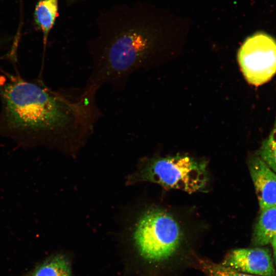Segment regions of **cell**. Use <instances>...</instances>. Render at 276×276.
I'll use <instances>...</instances> for the list:
<instances>
[{
    "instance_id": "cell-1",
    "label": "cell",
    "mask_w": 276,
    "mask_h": 276,
    "mask_svg": "<svg viewBox=\"0 0 276 276\" xmlns=\"http://www.w3.org/2000/svg\"><path fill=\"white\" fill-rule=\"evenodd\" d=\"M97 91L86 85L53 90L13 80L1 88L4 121L9 128L33 133L45 144L73 151L94 133L101 116Z\"/></svg>"
},
{
    "instance_id": "cell-2",
    "label": "cell",
    "mask_w": 276,
    "mask_h": 276,
    "mask_svg": "<svg viewBox=\"0 0 276 276\" xmlns=\"http://www.w3.org/2000/svg\"><path fill=\"white\" fill-rule=\"evenodd\" d=\"M131 6L120 5L103 13L99 34L89 43L92 70L86 85L97 90L104 85L122 90L131 75L144 66L152 39Z\"/></svg>"
},
{
    "instance_id": "cell-3",
    "label": "cell",
    "mask_w": 276,
    "mask_h": 276,
    "mask_svg": "<svg viewBox=\"0 0 276 276\" xmlns=\"http://www.w3.org/2000/svg\"><path fill=\"white\" fill-rule=\"evenodd\" d=\"M207 180L204 163L187 156H175L143 162L129 176L127 183L149 181L165 188L192 193L203 188Z\"/></svg>"
},
{
    "instance_id": "cell-4",
    "label": "cell",
    "mask_w": 276,
    "mask_h": 276,
    "mask_svg": "<svg viewBox=\"0 0 276 276\" xmlns=\"http://www.w3.org/2000/svg\"><path fill=\"white\" fill-rule=\"evenodd\" d=\"M180 227L170 214L150 209L139 218L133 239L141 255L151 261L165 260L178 247L181 239Z\"/></svg>"
},
{
    "instance_id": "cell-5",
    "label": "cell",
    "mask_w": 276,
    "mask_h": 276,
    "mask_svg": "<svg viewBox=\"0 0 276 276\" xmlns=\"http://www.w3.org/2000/svg\"><path fill=\"white\" fill-rule=\"evenodd\" d=\"M238 60L248 83L255 86L266 83L276 74V40L263 32L252 35L240 47Z\"/></svg>"
},
{
    "instance_id": "cell-6",
    "label": "cell",
    "mask_w": 276,
    "mask_h": 276,
    "mask_svg": "<svg viewBox=\"0 0 276 276\" xmlns=\"http://www.w3.org/2000/svg\"><path fill=\"white\" fill-rule=\"evenodd\" d=\"M221 264L236 271L259 276H276L269 251L265 248H238L229 251Z\"/></svg>"
},
{
    "instance_id": "cell-7",
    "label": "cell",
    "mask_w": 276,
    "mask_h": 276,
    "mask_svg": "<svg viewBox=\"0 0 276 276\" xmlns=\"http://www.w3.org/2000/svg\"><path fill=\"white\" fill-rule=\"evenodd\" d=\"M249 170L261 211L276 205V173L260 157L250 160Z\"/></svg>"
},
{
    "instance_id": "cell-8",
    "label": "cell",
    "mask_w": 276,
    "mask_h": 276,
    "mask_svg": "<svg viewBox=\"0 0 276 276\" xmlns=\"http://www.w3.org/2000/svg\"><path fill=\"white\" fill-rule=\"evenodd\" d=\"M276 236V205L261 210L253 234L256 245L270 243Z\"/></svg>"
},
{
    "instance_id": "cell-9",
    "label": "cell",
    "mask_w": 276,
    "mask_h": 276,
    "mask_svg": "<svg viewBox=\"0 0 276 276\" xmlns=\"http://www.w3.org/2000/svg\"><path fill=\"white\" fill-rule=\"evenodd\" d=\"M58 15V0H39L35 6L34 19L43 34L44 44Z\"/></svg>"
},
{
    "instance_id": "cell-10",
    "label": "cell",
    "mask_w": 276,
    "mask_h": 276,
    "mask_svg": "<svg viewBox=\"0 0 276 276\" xmlns=\"http://www.w3.org/2000/svg\"><path fill=\"white\" fill-rule=\"evenodd\" d=\"M31 276H72V274L66 259L62 256H56L39 265Z\"/></svg>"
},
{
    "instance_id": "cell-11",
    "label": "cell",
    "mask_w": 276,
    "mask_h": 276,
    "mask_svg": "<svg viewBox=\"0 0 276 276\" xmlns=\"http://www.w3.org/2000/svg\"><path fill=\"white\" fill-rule=\"evenodd\" d=\"M197 263L206 276H259L239 272L206 259H198Z\"/></svg>"
},
{
    "instance_id": "cell-12",
    "label": "cell",
    "mask_w": 276,
    "mask_h": 276,
    "mask_svg": "<svg viewBox=\"0 0 276 276\" xmlns=\"http://www.w3.org/2000/svg\"><path fill=\"white\" fill-rule=\"evenodd\" d=\"M260 155L265 164L276 173V128L263 142Z\"/></svg>"
},
{
    "instance_id": "cell-13",
    "label": "cell",
    "mask_w": 276,
    "mask_h": 276,
    "mask_svg": "<svg viewBox=\"0 0 276 276\" xmlns=\"http://www.w3.org/2000/svg\"><path fill=\"white\" fill-rule=\"evenodd\" d=\"M273 251V256L276 263V236L272 240L271 243Z\"/></svg>"
},
{
    "instance_id": "cell-14",
    "label": "cell",
    "mask_w": 276,
    "mask_h": 276,
    "mask_svg": "<svg viewBox=\"0 0 276 276\" xmlns=\"http://www.w3.org/2000/svg\"><path fill=\"white\" fill-rule=\"evenodd\" d=\"M274 127L276 128V120H275V125H274Z\"/></svg>"
}]
</instances>
